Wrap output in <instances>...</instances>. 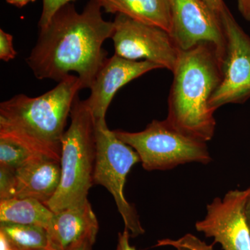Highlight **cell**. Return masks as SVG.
<instances>
[{"label": "cell", "instance_id": "cell-21", "mask_svg": "<svg viewBox=\"0 0 250 250\" xmlns=\"http://www.w3.org/2000/svg\"><path fill=\"white\" fill-rule=\"evenodd\" d=\"M13 41L14 38L11 34L0 29V59L3 62H9L17 56Z\"/></svg>", "mask_w": 250, "mask_h": 250}, {"label": "cell", "instance_id": "cell-22", "mask_svg": "<svg viewBox=\"0 0 250 250\" xmlns=\"http://www.w3.org/2000/svg\"><path fill=\"white\" fill-rule=\"evenodd\" d=\"M130 235L129 230L125 228L123 232L118 233V246L116 250H136L129 243Z\"/></svg>", "mask_w": 250, "mask_h": 250}, {"label": "cell", "instance_id": "cell-20", "mask_svg": "<svg viewBox=\"0 0 250 250\" xmlns=\"http://www.w3.org/2000/svg\"><path fill=\"white\" fill-rule=\"evenodd\" d=\"M72 1L75 0H42V10L39 23V28L42 29L47 26L59 9Z\"/></svg>", "mask_w": 250, "mask_h": 250}, {"label": "cell", "instance_id": "cell-11", "mask_svg": "<svg viewBox=\"0 0 250 250\" xmlns=\"http://www.w3.org/2000/svg\"><path fill=\"white\" fill-rule=\"evenodd\" d=\"M159 68L154 62L129 60L116 54L106 59L90 86L89 98L85 100L95 122L105 119L112 100L122 87Z\"/></svg>", "mask_w": 250, "mask_h": 250}, {"label": "cell", "instance_id": "cell-26", "mask_svg": "<svg viewBox=\"0 0 250 250\" xmlns=\"http://www.w3.org/2000/svg\"><path fill=\"white\" fill-rule=\"evenodd\" d=\"M0 250H15L12 247L10 246L7 239L1 233H0Z\"/></svg>", "mask_w": 250, "mask_h": 250}, {"label": "cell", "instance_id": "cell-8", "mask_svg": "<svg viewBox=\"0 0 250 250\" xmlns=\"http://www.w3.org/2000/svg\"><path fill=\"white\" fill-rule=\"evenodd\" d=\"M113 22L115 54L129 60L148 61L173 71L180 49L170 33L123 14H117Z\"/></svg>", "mask_w": 250, "mask_h": 250}, {"label": "cell", "instance_id": "cell-14", "mask_svg": "<svg viewBox=\"0 0 250 250\" xmlns=\"http://www.w3.org/2000/svg\"><path fill=\"white\" fill-rule=\"evenodd\" d=\"M103 9L111 14H123L135 21L160 27L167 32L171 29L169 0H100Z\"/></svg>", "mask_w": 250, "mask_h": 250}, {"label": "cell", "instance_id": "cell-27", "mask_svg": "<svg viewBox=\"0 0 250 250\" xmlns=\"http://www.w3.org/2000/svg\"><path fill=\"white\" fill-rule=\"evenodd\" d=\"M245 213H246L247 223H248L250 231V194L249 197H248V200H247Z\"/></svg>", "mask_w": 250, "mask_h": 250}, {"label": "cell", "instance_id": "cell-5", "mask_svg": "<svg viewBox=\"0 0 250 250\" xmlns=\"http://www.w3.org/2000/svg\"><path fill=\"white\" fill-rule=\"evenodd\" d=\"M114 131L118 139L136 150L146 170H167L187 163L211 161L207 143L179 132L166 120H154L139 132Z\"/></svg>", "mask_w": 250, "mask_h": 250}, {"label": "cell", "instance_id": "cell-10", "mask_svg": "<svg viewBox=\"0 0 250 250\" xmlns=\"http://www.w3.org/2000/svg\"><path fill=\"white\" fill-rule=\"evenodd\" d=\"M250 194L246 190L229 191L223 198L216 197L207 205V213L197 222V231L214 238L224 250H250V231L245 208Z\"/></svg>", "mask_w": 250, "mask_h": 250}, {"label": "cell", "instance_id": "cell-13", "mask_svg": "<svg viewBox=\"0 0 250 250\" xmlns=\"http://www.w3.org/2000/svg\"><path fill=\"white\" fill-rule=\"evenodd\" d=\"M15 177L14 197L36 199L45 205L60 185V161L42 158L15 170Z\"/></svg>", "mask_w": 250, "mask_h": 250}, {"label": "cell", "instance_id": "cell-25", "mask_svg": "<svg viewBox=\"0 0 250 250\" xmlns=\"http://www.w3.org/2000/svg\"><path fill=\"white\" fill-rule=\"evenodd\" d=\"M8 4L13 5L18 8H22L29 2H34L36 0H6Z\"/></svg>", "mask_w": 250, "mask_h": 250}, {"label": "cell", "instance_id": "cell-7", "mask_svg": "<svg viewBox=\"0 0 250 250\" xmlns=\"http://www.w3.org/2000/svg\"><path fill=\"white\" fill-rule=\"evenodd\" d=\"M225 33L226 49L222 62V78L212 95L213 111L224 105L243 104L250 99V37L226 4L219 13Z\"/></svg>", "mask_w": 250, "mask_h": 250}, {"label": "cell", "instance_id": "cell-17", "mask_svg": "<svg viewBox=\"0 0 250 250\" xmlns=\"http://www.w3.org/2000/svg\"><path fill=\"white\" fill-rule=\"evenodd\" d=\"M44 157L18 140L0 134V166L16 170Z\"/></svg>", "mask_w": 250, "mask_h": 250}, {"label": "cell", "instance_id": "cell-2", "mask_svg": "<svg viewBox=\"0 0 250 250\" xmlns=\"http://www.w3.org/2000/svg\"><path fill=\"white\" fill-rule=\"evenodd\" d=\"M172 72L166 121L179 132L208 142L216 126L209 102L222 78V62L216 49L203 42L179 51Z\"/></svg>", "mask_w": 250, "mask_h": 250}, {"label": "cell", "instance_id": "cell-3", "mask_svg": "<svg viewBox=\"0 0 250 250\" xmlns=\"http://www.w3.org/2000/svg\"><path fill=\"white\" fill-rule=\"evenodd\" d=\"M82 90L69 75L36 98L18 94L0 104V134L8 135L41 155L60 161L62 140L72 105Z\"/></svg>", "mask_w": 250, "mask_h": 250}, {"label": "cell", "instance_id": "cell-12", "mask_svg": "<svg viewBox=\"0 0 250 250\" xmlns=\"http://www.w3.org/2000/svg\"><path fill=\"white\" fill-rule=\"evenodd\" d=\"M99 230L98 219L88 200L54 213L49 228L50 250H92Z\"/></svg>", "mask_w": 250, "mask_h": 250}, {"label": "cell", "instance_id": "cell-1", "mask_svg": "<svg viewBox=\"0 0 250 250\" xmlns=\"http://www.w3.org/2000/svg\"><path fill=\"white\" fill-rule=\"evenodd\" d=\"M100 0H90L82 13L64 5L45 27L26 62L39 80L61 82L77 72L82 89L89 88L104 62V41L111 39L114 22L104 19Z\"/></svg>", "mask_w": 250, "mask_h": 250}, {"label": "cell", "instance_id": "cell-19", "mask_svg": "<svg viewBox=\"0 0 250 250\" xmlns=\"http://www.w3.org/2000/svg\"><path fill=\"white\" fill-rule=\"evenodd\" d=\"M15 170L0 166V200L14 198Z\"/></svg>", "mask_w": 250, "mask_h": 250}, {"label": "cell", "instance_id": "cell-4", "mask_svg": "<svg viewBox=\"0 0 250 250\" xmlns=\"http://www.w3.org/2000/svg\"><path fill=\"white\" fill-rule=\"evenodd\" d=\"M70 116L71 123L62 140L60 185L54 197L45 204L54 213L88 200L94 184L95 123L85 100L77 97Z\"/></svg>", "mask_w": 250, "mask_h": 250}, {"label": "cell", "instance_id": "cell-23", "mask_svg": "<svg viewBox=\"0 0 250 250\" xmlns=\"http://www.w3.org/2000/svg\"><path fill=\"white\" fill-rule=\"evenodd\" d=\"M237 4L241 16L250 22V0H237Z\"/></svg>", "mask_w": 250, "mask_h": 250}, {"label": "cell", "instance_id": "cell-15", "mask_svg": "<svg viewBox=\"0 0 250 250\" xmlns=\"http://www.w3.org/2000/svg\"><path fill=\"white\" fill-rule=\"evenodd\" d=\"M54 212L42 202L33 198L0 200V223L22 224L49 228Z\"/></svg>", "mask_w": 250, "mask_h": 250}, {"label": "cell", "instance_id": "cell-16", "mask_svg": "<svg viewBox=\"0 0 250 250\" xmlns=\"http://www.w3.org/2000/svg\"><path fill=\"white\" fill-rule=\"evenodd\" d=\"M0 233L15 250H50L48 233L42 227L0 223Z\"/></svg>", "mask_w": 250, "mask_h": 250}, {"label": "cell", "instance_id": "cell-6", "mask_svg": "<svg viewBox=\"0 0 250 250\" xmlns=\"http://www.w3.org/2000/svg\"><path fill=\"white\" fill-rule=\"evenodd\" d=\"M95 123L96 159L93 183L106 188L111 194L125 228L129 230L130 237L135 238L143 234L145 230L134 206L125 198L124 188L126 176L141 159L134 149L108 129L106 120Z\"/></svg>", "mask_w": 250, "mask_h": 250}, {"label": "cell", "instance_id": "cell-18", "mask_svg": "<svg viewBox=\"0 0 250 250\" xmlns=\"http://www.w3.org/2000/svg\"><path fill=\"white\" fill-rule=\"evenodd\" d=\"M157 246H172L177 250H213V245L208 246L190 233L177 240H161L158 241Z\"/></svg>", "mask_w": 250, "mask_h": 250}, {"label": "cell", "instance_id": "cell-28", "mask_svg": "<svg viewBox=\"0 0 250 250\" xmlns=\"http://www.w3.org/2000/svg\"></svg>", "mask_w": 250, "mask_h": 250}, {"label": "cell", "instance_id": "cell-24", "mask_svg": "<svg viewBox=\"0 0 250 250\" xmlns=\"http://www.w3.org/2000/svg\"><path fill=\"white\" fill-rule=\"evenodd\" d=\"M205 1L210 6V9L218 14L223 9L225 4L223 0H205Z\"/></svg>", "mask_w": 250, "mask_h": 250}, {"label": "cell", "instance_id": "cell-9", "mask_svg": "<svg viewBox=\"0 0 250 250\" xmlns=\"http://www.w3.org/2000/svg\"><path fill=\"white\" fill-rule=\"evenodd\" d=\"M170 34L180 50L198 44L214 46L223 62L226 49L225 33L219 14L205 0H169Z\"/></svg>", "mask_w": 250, "mask_h": 250}]
</instances>
